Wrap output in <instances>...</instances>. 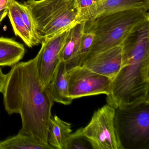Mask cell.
I'll use <instances>...</instances> for the list:
<instances>
[{"instance_id":"cell-1","label":"cell","mask_w":149,"mask_h":149,"mask_svg":"<svg viewBox=\"0 0 149 149\" xmlns=\"http://www.w3.org/2000/svg\"><path fill=\"white\" fill-rule=\"evenodd\" d=\"M38 55L12 66L3 91V103L9 115L19 114L22 126L19 132L39 142L48 143L54 101L41 84L37 68Z\"/></svg>"},{"instance_id":"cell-18","label":"cell","mask_w":149,"mask_h":149,"mask_svg":"<svg viewBox=\"0 0 149 149\" xmlns=\"http://www.w3.org/2000/svg\"><path fill=\"white\" fill-rule=\"evenodd\" d=\"M92 149L89 141L84 136L82 128L71 133L67 141L65 149Z\"/></svg>"},{"instance_id":"cell-5","label":"cell","mask_w":149,"mask_h":149,"mask_svg":"<svg viewBox=\"0 0 149 149\" xmlns=\"http://www.w3.org/2000/svg\"><path fill=\"white\" fill-rule=\"evenodd\" d=\"M115 125L123 149H149V102L115 109Z\"/></svg>"},{"instance_id":"cell-9","label":"cell","mask_w":149,"mask_h":149,"mask_svg":"<svg viewBox=\"0 0 149 149\" xmlns=\"http://www.w3.org/2000/svg\"><path fill=\"white\" fill-rule=\"evenodd\" d=\"M123 59V50L120 45L86 58L81 66L113 79L122 67Z\"/></svg>"},{"instance_id":"cell-22","label":"cell","mask_w":149,"mask_h":149,"mask_svg":"<svg viewBox=\"0 0 149 149\" xmlns=\"http://www.w3.org/2000/svg\"><path fill=\"white\" fill-rule=\"evenodd\" d=\"M11 0H0V10L7 8Z\"/></svg>"},{"instance_id":"cell-8","label":"cell","mask_w":149,"mask_h":149,"mask_svg":"<svg viewBox=\"0 0 149 149\" xmlns=\"http://www.w3.org/2000/svg\"><path fill=\"white\" fill-rule=\"evenodd\" d=\"M69 30L42 41L41 48L37 54V68L43 87H46L49 83L61 62L60 52Z\"/></svg>"},{"instance_id":"cell-23","label":"cell","mask_w":149,"mask_h":149,"mask_svg":"<svg viewBox=\"0 0 149 149\" xmlns=\"http://www.w3.org/2000/svg\"><path fill=\"white\" fill-rule=\"evenodd\" d=\"M8 15L7 8H5L2 10H0V23L1 21L5 19V17Z\"/></svg>"},{"instance_id":"cell-20","label":"cell","mask_w":149,"mask_h":149,"mask_svg":"<svg viewBox=\"0 0 149 149\" xmlns=\"http://www.w3.org/2000/svg\"><path fill=\"white\" fill-rule=\"evenodd\" d=\"M18 7L22 18L28 29L33 36L40 43H41V41L39 39L37 35L33 20L27 8L24 4H21L19 2H18Z\"/></svg>"},{"instance_id":"cell-12","label":"cell","mask_w":149,"mask_h":149,"mask_svg":"<svg viewBox=\"0 0 149 149\" xmlns=\"http://www.w3.org/2000/svg\"><path fill=\"white\" fill-rule=\"evenodd\" d=\"M71 132V124L63 121L56 115L52 116L49 127V144L53 149H65Z\"/></svg>"},{"instance_id":"cell-14","label":"cell","mask_w":149,"mask_h":149,"mask_svg":"<svg viewBox=\"0 0 149 149\" xmlns=\"http://www.w3.org/2000/svg\"><path fill=\"white\" fill-rule=\"evenodd\" d=\"M133 9H143L148 12L149 0H103L91 19L106 14Z\"/></svg>"},{"instance_id":"cell-15","label":"cell","mask_w":149,"mask_h":149,"mask_svg":"<svg viewBox=\"0 0 149 149\" xmlns=\"http://www.w3.org/2000/svg\"><path fill=\"white\" fill-rule=\"evenodd\" d=\"M25 52L22 44L11 39L0 37V67L14 66L23 58Z\"/></svg>"},{"instance_id":"cell-2","label":"cell","mask_w":149,"mask_h":149,"mask_svg":"<svg viewBox=\"0 0 149 149\" xmlns=\"http://www.w3.org/2000/svg\"><path fill=\"white\" fill-rule=\"evenodd\" d=\"M122 48V67L112 79L106 99L115 109L149 102V44L134 40Z\"/></svg>"},{"instance_id":"cell-10","label":"cell","mask_w":149,"mask_h":149,"mask_svg":"<svg viewBox=\"0 0 149 149\" xmlns=\"http://www.w3.org/2000/svg\"><path fill=\"white\" fill-rule=\"evenodd\" d=\"M85 23V21L77 23L68 31L66 40L60 54V60L61 61L66 63L67 70L77 67Z\"/></svg>"},{"instance_id":"cell-13","label":"cell","mask_w":149,"mask_h":149,"mask_svg":"<svg viewBox=\"0 0 149 149\" xmlns=\"http://www.w3.org/2000/svg\"><path fill=\"white\" fill-rule=\"evenodd\" d=\"M18 1L11 0L8 7V15L16 36H18L29 48L40 44L29 32L23 22L19 8Z\"/></svg>"},{"instance_id":"cell-21","label":"cell","mask_w":149,"mask_h":149,"mask_svg":"<svg viewBox=\"0 0 149 149\" xmlns=\"http://www.w3.org/2000/svg\"><path fill=\"white\" fill-rule=\"evenodd\" d=\"M8 78V74H5L0 67V92L3 93Z\"/></svg>"},{"instance_id":"cell-7","label":"cell","mask_w":149,"mask_h":149,"mask_svg":"<svg viewBox=\"0 0 149 149\" xmlns=\"http://www.w3.org/2000/svg\"><path fill=\"white\" fill-rule=\"evenodd\" d=\"M68 94L72 99L104 94L110 92L112 79L93 72L83 66L74 67L67 71Z\"/></svg>"},{"instance_id":"cell-17","label":"cell","mask_w":149,"mask_h":149,"mask_svg":"<svg viewBox=\"0 0 149 149\" xmlns=\"http://www.w3.org/2000/svg\"><path fill=\"white\" fill-rule=\"evenodd\" d=\"M102 0H75L81 22L91 19L96 13Z\"/></svg>"},{"instance_id":"cell-19","label":"cell","mask_w":149,"mask_h":149,"mask_svg":"<svg viewBox=\"0 0 149 149\" xmlns=\"http://www.w3.org/2000/svg\"><path fill=\"white\" fill-rule=\"evenodd\" d=\"M94 34L90 32L84 31L81 40L80 51L77 59V67L81 66L93 44Z\"/></svg>"},{"instance_id":"cell-3","label":"cell","mask_w":149,"mask_h":149,"mask_svg":"<svg viewBox=\"0 0 149 149\" xmlns=\"http://www.w3.org/2000/svg\"><path fill=\"white\" fill-rule=\"evenodd\" d=\"M149 21V13L143 9L110 13L86 21L84 31L93 33L95 36L85 59L120 46L130 34Z\"/></svg>"},{"instance_id":"cell-11","label":"cell","mask_w":149,"mask_h":149,"mask_svg":"<svg viewBox=\"0 0 149 149\" xmlns=\"http://www.w3.org/2000/svg\"><path fill=\"white\" fill-rule=\"evenodd\" d=\"M67 65L61 61L58 65L51 81L46 88L54 102L69 105L73 99L68 94Z\"/></svg>"},{"instance_id":"cell-16","label":"cell","mask_w":149,"mask_h":149,"mask_svg":"<svg viewBox=\"0 0 149 149\" xmlns=\"http://www.w3.org/2000/svg\"><path fill=\"white\" fill-rule=\"evenodd\" d=\"M0 149H53L49 144L39 142L29 135H17L0 141Z\"/></svg>"},{"instance_id":"cell-4","label":"cell","mask_w":149,"mask_h":149,"mask_svg":"<svg viewBox=\"0 0 149 149\" xmlns=\"http://www.w3.org/2000/svg\"><path fill=\"white\" fill-rule=\"evenodd\" d=\"M24 4L31 14L41 42L82 22L75 0H28Z\"/></svg>"},{"instance_id":"cell-6","label":"cell","mask_w":149,"mask_h":149,"mask_svg":"<svg viewBox=\"0 0 149 149\" xmlns=\"http://www.w3.org/2000/svg\"><path fill=\"white\" fill-rule=\"evenodd\" d=\"M115 109L107 104L94 112L89 123L82 128L93 149H123L115 125Z\"/></svg>"},{"instance_id":"cell-24","label":"cell","mask_w":149,"mask_h":149,"mask_svg":"<svg viewBox=\"0 0 149 149\" xmlns=\"http://www.w3.org/2000/svg\"><path fill=\"white\" fill-rule=\"evenodd\" d=\"M102 1H103V0H102Z\"/></svg>"}]
</instances>
